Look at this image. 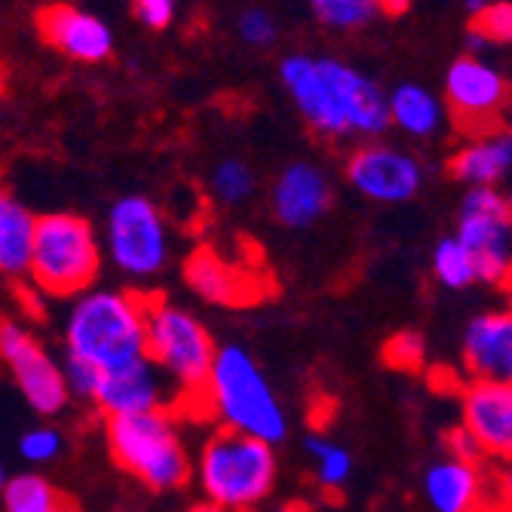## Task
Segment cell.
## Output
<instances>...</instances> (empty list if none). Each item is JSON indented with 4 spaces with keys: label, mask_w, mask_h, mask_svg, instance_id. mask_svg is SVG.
<instances>
[{
    "label": "cell",
    "mask_w": 512,
    "mask_h": 512,
    "mask_svg": "<svg viewBox=\"0 0 512 512\" xmlns=\"http://www.w3.org/2000/svg\"><path fill=\"white\" fill-rule=\"evenodd\" d=\"M390 126L405 132L408 138H433L445 126V105L436 92L421 83H399L387 92Z\"/></svg>",
    "instance_id": "cell-22"
},
{
    "label": "cell",
    "mask_w": 512,
    "mask_h": 512,
    "mask_svg": "<svg viewBox=\"0 0 512 512\" xmlns=\"http://www.w3.org/2000/svg\"><path fill=\"white\" fill-rule=\"evenodd\" d=\"M381 7V13H402L408 7V0H375Z\"/></svg>",
    "instance_id": "cell-36"
},
{
    "label": "cell",
    "mask_w": 512,
    "mask_h": 512,
    "mask_svg": "<svg viewBox=\"0 0 512 512\" xmlns=\"http://www.w3.org/2000/svg\"><path fill=\"white\" fill-rule=\"evenodd\" d=\"M132 13L151 31H163L172 25L178 13V0H132Z\"/></svg>",
    "instance_id": "cell-32"
},
{
    "label": "cell",
    "mask_w": 512,
    "mask_h": 512,
    "mask_svg": "<svg viewBox=\"0 0 512 512\" xmlns=\"http://www.w3.org/2000/svg\"><path fill=\"white\" fill-rule=\"evenodd\" d=\"M145 353L175 396V411H197L218 344L206 322L175 301H148Z\"/></svg>",
    "instance_id": "cell-5"
},
{
    "label": "cell",
    "mask_w": 512,
    "mask_h": 512,
    "mask_svg": "<svg viewBox=\"0 0 512 512\" xmlns=\"http://www.w3.org/2000/svg\"><path fill=\"white\" fill-rule=\"evenodd\" d=\"M7 467H4V460H0V491H4V485H7Z\"/></svg>",
    "instance_id": "cell-39"
},
{
    "label": "cell",
    "mask_w": 512,
    "mask_h": 512,
    "mask_svg": "<svg viewBox=\"0 0 512 512\" xmlns=\"http://www.w3.org/2000/svg\"><path fill=\"white\" fill-rule=\"evenodd\" d=\"M89 405L99 408L108 417H129V414H148L157 408H175V396L154 362L145 356L138 362L99 371L96 390L89 396Z\"/></svg>",
    "instance_id": "cell-13"
},
{
    "label": "cell",
    "mask_w": 512,
    "mask_h": 512,
    "mask_svg": "<svg viewBox=\"0 0 512 512\" xmlns=\"http://www.w3.org/2000/svg\"><path fill=\"white\" fill-rule=\"evenodd\" d=\"M105 439L117 467L151 491H178L194 476V460L175 408L108 417Z\"/></svg>",
    "instance_id": "cell-4"
},
{
    "label": "cell",
    "mask_w": 512,
    "mask_h": 512,
    "mask_svg": "<svg viewBox=\"0 0 512 512\" xmlns=\"http://www.w3.org/2000/svg\"><path fill=\"white\" fill-rule=\"evenodd\" d=\"M451 175L467 188H497L512 169V132L488 129L467 138L448 163Z\"/></svg>",
    "instance_id": "cell-20"
},
{
    "label": "cell",
    "mask_w": 512,
    "mask_h": 512,
    "mask_svg": "<svg viewBox=\"0 0 512 512\" xmlns=\"http://www.w3.org/2000/svg\"><path fill=\"white\" fill-rule=\"evenodd\" d=\"M488 506L497 512H512V463H500L494 473V488L488 491Z\"/></svg>",
    "instance_id": "cell-33"
},
{
    "label": "cell",
    "mask_w": 512,
    "mask_h": 512,
    "mask_svg": "<svg viewBox=\"0 0 512 512\" xmlns=\"http://www.w3.org/2000/svg\"><path fill=\"white\" fill-rule=\"evenodd\" d=\"M184 283L215 307H246L264 295L261 279L218 249L200 246L184 261Z\"/></svg>",
    "instance_id": "cell-17"
},
{
    "label": "cell",
    "mask_w": 512,
    "mask_h": 512,
    "mask_svg": "<svg viewBox=\"0 0 512 512\" xmlns=\"http://www.w3.org/2000/svg\"><path fill=\"white\" fill-rule=\"evenodd\" d=\"M509 102L506 77L482 56H460L445 74V111L473 135L494 129Z\"/></svg>",
    "instance_id": "cell-11"
},
{
    "label": "cell",
    "mask_w": 512,
    "mask_h": 512,
    "mask_svg": "<svg viewBox=\"0 0 512 512\" xmlns=\"http://www.w3.org/2000/svg\"><path fill=\"white\" fill-rule=\"evenodd\" d=\"M209 191L221 206H243L255 194V169L240 157H224L209 175Z\"/></svg>",
    "instance_id": "cell-26"
},
{
    "label": "cell",
    "mask_w": 512,
    "mask_h": 512,
    "mask_svg": "<svg viewBox=\"0 0 512 512\" xmlns=\"http://www.w3.org/2000/svg\"><path fill=\"white\" fill-rule=\"evenodd\" d=\"M313 19L332 31H359L378 19L375 0H307Z\"/></svg>",
    "instance_id": "cell-27"
},
{
    "label": "cell",
    "mask_w": 512,
    "mask_h": 512,
    "mask_svg": "<svg viewBox=\"0 0 512 512\" xmlns=\"http://www.w3.org/2000/svg\"><path fill=\"white\" fill-rule=\"evenodd\" d=\"M188 512H224V509H221V506H215V503H209V500H200V503L188 506Z\"/></svg>",
    "instance_id": "cell-37"
},
{
    "label": "cell",
    "mask_w": 512,
    "mask_h": 512,
    "mask_svg": "<svg viewBox=\"0 0 512 512\" xmlns=\"http://www.w3.org/2000/svg\"><path fill=\"white\" fill-rule=\"evenodd\" d=\"M62 451H65V436H62L56 427H46V424L25 430L22 439H19V454H22V460L34 463V467H43V463L59 460Z\"/></svg>",
    "instance_id": "cell-28"
},
{
    "label": "cell",
    "mask_w": 512,
    "mask_h": 512,
    "mask_svg": "<svg viewBox=\"0 0 512 512\" xmlns=\"http://www.w3.org/2000/svg\"><path fill=\"white\" fill-rule=\"evenodd\" d=\"M4 512H77L74 500L40 473H19L10 476L0 491Z\"/></svg>",
    "instance_id": "cell-23"
},
{
    "label": "cell",
    "mask_w": 512,
    "mask_h": 512,
    "mask_svg": "<svg viewBox=\"0 0 512 512\" xmlns=\"http://www.w3.org/2000/svg\"><path fill=\"white\" fill-rule=\"evenodd\" d=\"M485 512H497V509H491V506H488V509H485Z\"/></svg>",
    "instance_id": "cell-42"
},
{
    "label": "cell",
    "mask_w": 512,
    "mask_h": 512,
    "mask_svg": "<svg viewBox=\"0 0 512 512\" xmlns=\"http://www.w3.org/2000/svg\"><path fill=\"white\" fill-rule=\"evenodd\" d=\"M194 476L209 503L224 512H252L273 494L279 463L267 442L212 430L194 460Z\"/></svg>",
    "instance_id": "cell-6"
},
{
    "label": "cell",
    "mask_w": 512,
    "mask_h": 512,
    "mask_svg": "<svg viewBox=\"0 0 512 512\" xmlns=\"http://www.w3.org/2000/svg\"><path fill=\"white\" fill-rule=\"evenodd\" d=\"M105 258L129 279H151L172 258V230L163 209L142 197H120L105 218Z\"/></svg>",
    "instance_id": "cell-8"
},
{
    "label": "cell",
    "mask_w": 512,
    "mask_h": 512,
    "mask_svg": "<svg viewBox=\"0 0 512 512\" xmlns=\"http://www.w3.org/2000/svg\"><path fill=\"white\" fill-rule=\"evenodd\" d=\"M460 427L467 430L485 460L512 463V387L470 381L460 393Z\"/></svg>",
    "instance_id": "cell-15"
},
{
    "label": "cell",
    "mask_w": 512,
    "mask_h": 512,
    "mask_svg": "<svg viewBox=\"0 0 512 512\" xmlns=\"http://www.w3.org/2000/svg\"><path fill=\"white\" fill-rule=\"evenodd\" d=\"M37 215L10 191L0 188V273L28 279Z\"/></svg>",
    "instance_id": "cell-21"
},
{
    "label": "cell",
    "mask_w": 512,
    "mask_h": 512,
    "mask_svg": "<svg viewBox=\"0 0 512 512\" xmlns=\"http://www.w3.org/2000/svg\"><path fill=\"white\" fill-rule=\"evenodd\" d=\"M485 7H488V0H467V10H470L473 16H479Z\"/></svg>",
    "instance_id": "cell-38"
},
{
    "label": "cell",
    "mask_w": 512,
    "mask_h": 512,
    "mask_svg": "<svg viewBox=\"0 0 512 512\" xmlns=\"http://www.w3.org/2000/svg\"><path fill=\"white\" fill-rule=\"evenodd\" d=\"M197 411L209 414L218 430L243 433L273 448L289 436V414L283 402L255 356L240 344L218 347Z\"/></svg>",
    "instance_id": "cell-2"
},
{
    "label": "cell",
    "mask_w": 512,
    "mask_h": 512,
    "mask_svg": "<svg viewBox=\"0 0 512 512\" xmlns=\"http://www.w3.org/2000/svg\"><path fill=\"white\" fill-rule=\"evenodd\" d=\"M264 512H313V506H310V503H304V500H283V503L267 506Z\"/></svg>",
    "instance_id": "cell-35"
},
{
    "label": "cell",
    "mask_w": 512,
    "mask_h": 512,
    "mask_svg": "<svg viewBox=\"0 0 512 512\" xmlns=\"http://www.w3.org/2000/svg\"><path fill=\"white\" fill-rule=\"evenodd\" d=\"M37 31L46 46H53L71 62L99 65L114 53L111 25L74 4H50L37 13Z\"/></svg>",
    "instance_id": "cell-14"
},
{
    "label": "cell",
    "mask_w": 512,
    "mask_h": 512,
    "mask_svg": "<svg viewBox=\"0 0 512 512\" xmlns=\"http://www.w3.org/2000/svg\"><path fill=\"white\" fill-rule=\"evenodd\" d=\"M445 445H448V457H457V460H470V463H482V451L476 445V439L463 430V427H454L448 436H445Z\"/></svg>",
    "instance_id": "cell-34"
},
{
    "label": "cell",
    "mask_w": 512,
    "mask_h": 512,
    "mask_svg": "<svg viewBox=\"0 0 512 512\" xmlns=\"http://www.w3.org/2000/svg\"><path fill=\"white\" fill-rule=\"evenodd\" d=\"M433 276L436 283L460 292V289H470L479 283V273H476V261L473 255L463 249V243L457 237H442L433 249Z\"/></svg>",
    "instance_id": "cell-25"
},
{
    "label": "cell",
    "mask_w": 512,
    "mask_h": 512,
    "mask_svg": "<svg viewBox=\"0 0 512 512\" xmlns=\"http://www.w3.org/2000/svg\"><path fill=\"white\" fill-rule=\"evenodd\" d=\"M424 497L433 512H485L488 509V479L482 463L439 457L424 473Z\"/></svg>",
    "instance_id": "cell-19"
},
{
    "label": "cell",
    "mask_w": 512,
    "mask_h": 512,
    "mask_svg": "<svg viewBox=\"0 0 512 512\" xmlns=\"http://www.w3.org/2000/svg\"><path fill=\"white\" fill-rule=\"evenodd\" d=\"M237 34L246 46H258V50H264V46H273L276 37H279V22L276 16L261 7V4H252L246 10H240L237 16Z\"/></svg>",
    "instance_id": "cell-30"
},
{
    "label": "cell",
    "mask_w": 512,
    "mask_h": 512,
    "mask_svg": "<svg viewBox=\"0 0 512 512\" xmlns=\"http://www.w3.org/2000/svg\"><path fill=\"white\" fill-rule=\"evenodd\" d=\"M304 448H307L310 463H313V479H316V485L322 491L335 494V491H341L350 482V476H353V454L344 445L313 433V436H307Z\"/></svg>",
    "instance_id": "cell-24"
},
{
    "label": "cell",
    "mask_w": 512,
    "mask_h": 512,
    "mask_svg": "<svg viewBox=\"0 0 512 512\" xmlns=\"http://www.w3.org/2000/svg\"><path fill=\"white\" fill-rule=\"evenodd\" d=\"M332 197L335 191H332L329 172L310 160H295L273 181L270 212L283 227L301 230V227L316 224L332 209Z\"/></svg>",
    "instance_id": "cell-16"
},
{
    "label": "cell",
    "mask_w": 512,
    "mask_h": 512,
    "mask_svg": "<svg viewBox=\"0 0 512 512\" xmlns=\"http://www.w3.org/2000/svg\"><path fill=\"white\" fill-rule=\"evenodd\" d=\"M488 4H506V0H488Z\"/></svg>",
    "instance_id": "cell-41"
},
{
    "label": "cell",
    "mask_w": 512,
    "mask_h": 512,
    "mask_svg": "<svg viewBox=\"0 0 512 512\" xmlns=\"http://www.w3.org/2000/svg\"><path fill=\"white\" fill-rule=\"evenodd\" d=\"M0 362L34 414L53 417L68 408L71 393L62 365L34 338L31 329L10 316H0Z\"/></svg>",
    "instance_id": "cell-10"
},
{
    "label": "cell",
    "mask_w": 512,
    "mask_h": 512,
    "mask_svg": "<svg viewBox=\"0 0 512 512\" xmlns=\"http://www.w3.org/2000/svg\"><path fill=\"white\" fill-rule=\"evenodd\" d=\"M463 371L470 381L512 387V310H488L467 325Z\"/></svg>",
    "instance_id": "cell-18"
},
{
    "label": "cell",
    "mask_w": 512,
    "mask_h": 512,
    "mask_svg": "<svg viewBox=\"0 0 512 512\" xmlns=\"http://www.w3.org/2000/svg\"><path fill=\"white\" fill-rule=\"evenodd\" d=\"M148 301L126 289H89L77 295L65 316V359L96 371L145 359Z\"/></svg>",
    "instance_id": "cell-3"
},
{
    "label": "cell",
    "mask_w": 512,
    "mask_h": 512,
    "mask_svg": "<svg viewBox=\"0 0 512 512\" xmlns=\"http://www.w3.org/2000/svg\"><path fill=\"white\" fill-rule=\"evenodd\" d=\"M102 270V243L83 215H37L28 279L50 298H77L96 286Z\"/></svg>",
    "instance_id": "cell-7"
},
{
    "label": "cell",
    "mask_w": 512,
    "mask_h": 512,
    "mask_svg": "<svg viewBox=\"0 0 512 512\" xmlns=\"http://www.w3.org/2000/svg\"><path fill=\"white\" fill-rule=\"evenodd\" d=\"M470 28H476L488 40V46L512 43V0H506V4H488L479 16H473Z\"/></svg>",
    "instance_id": "cell-31"
},
{
    "label": "cell",
    "mask_w": 512,
    "mask_h": 512,
    "mask_svg": "<svg viewBox=\"0 0 512 512\" xmlns=\"http://www.w3.org/2000/svg\"><path fill=\"white\" fill-rule=\"evenodd\" d=\"M427 359V341L421 332H396L390 335V341L384 344V362L396 371H417Z\"/></svg>",
    "instance_id": "cell-29"
},
{
    "label": "cell",
    "mask_w": 512,
    "mask_h": 512,
    "mask_svg": "<svg viewBox=\"0 0 512 512\" xmlns=\"http://www.w3.org/2000/svg\"><path fill=\"white\" fill-rule=\"evenodd\" d=\"M279 83L322 138L356 135L375 142L390 129L387 92L341 59L292 53L279 62Z\"/></svg>",
    "instance_id": "cell-1"
},
{
    "label": "cell",
    "mask_w": 512,
    "mask_h": 512,
    "mask_svg": "<svg viewBox=\"0 0 512 512\" xmlns=\"http://www.w3.org/2000/svg\"><path fill=\"white\" fill-rule=\"evenodd\" d=\"M344 169H347V181L353 184V191L371 203H384V206L408 203L424 188L421 160L384 142H368L356 148L347 157Z\"/></svg>",
    "instance_id": "cell-12"
},
{
    "label": "cell",
    "mask_w": 512,
    "mask_h": 512,
    "mask_svg": "<svg viewBox=\"0 0 512 512\" xmlns=\"http://www.w3.org/2000/svg\"><path fill=\"white\" fill-rule=\"evenodd\" d=\"M476 261L479 283L512 289V215L497 188H470L457 212V234Z\"/></svg>",
    "instance_id": "cell-9"
},
{
    "label": "cell",
    "mask_w": 512,
    "mask_h": 512,
    "mask_svg": "<svg viewBox=\"0 0 512 512\" xmlns=\"http://www.w3.org/2000/svg\"><path fill=\"white\" fill-rule=\"evenodd\" d=\"M506 206H509V215H512V194L506 197Z\"/></svg>",
    "instance_id": "cell-40"
}]
</instances>
